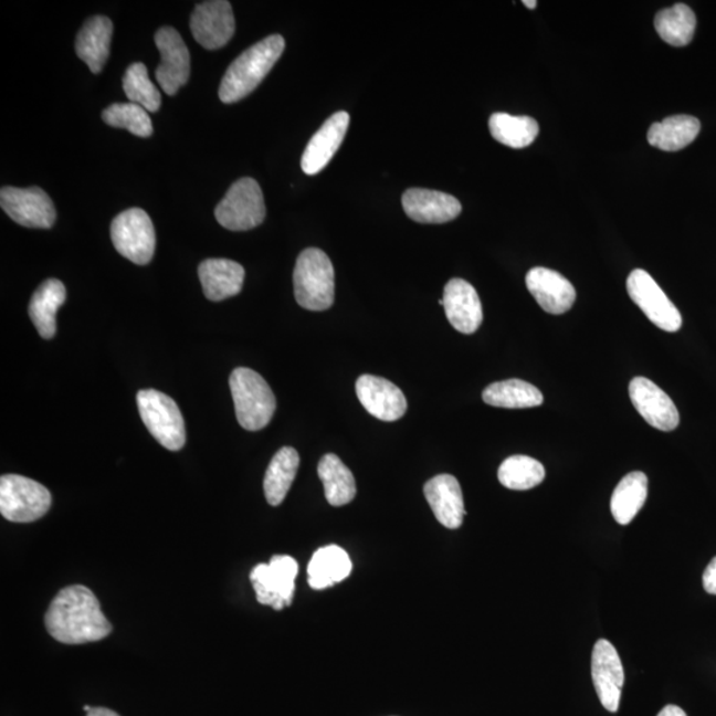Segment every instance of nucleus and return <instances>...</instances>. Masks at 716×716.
Wrapping results in <instances>:
<instances>
[{
    "instance_id": "1",
    "label": "nucleus",
    "mask_w": 716,
    "mask_h": 716,
    "mask_svg": "<svg viewBox=\"0 0 716 716\" xmlns=\"http://www.w3.org/2000/svg\"><path fill=\"white\" fill-rule=\"evenodd\" d=\"M45 628L53 639L66 645L104 640L113 630L97 597L84 586L60 590L46 610Z\"/></svg>"
},
{
    "instance_id": "2",
    "label": "nucleus",
    "mask_w": 716,
    "mask_h": 716,
    "mask_svg": "<svg viewBox=\"0 0 716 716\" xmlns=\"http://www.w3.org/2000/svg\"><path fill=\"white\" fill-rule=\"evenodd\" d=\"M284 49V38L271 35L245 50L224 73L219 86L221 102L234 104L254 92L281 59Z\"/></svg>"
},
{
    "instance_id": "3",
    "label": "nucleus",
    "mask_w": 716,
    "mask_h": 716,
    "mask_svg": "<svg viewBox=\"0 0 716 716\" xmlns=\"http://www.w3.org/2000/svg\"><path fill=\"white\" fill-rule=\"evenodd\" d=\"M296 302L308 310H325L335 302V270L324 251L307 249L294 271Z\"/></svg>"
},
{
    "instance_id": "4",
    "label": "nucleus",
    "mask_w": 716,
    "mask_h": 716,
    "mask_svg": "<svg viewBox=\"0 0 716 716\" xmlns=\"http://www.w3.org/2000/svg\"><path fill=\"white\" fill-rule=\"evenodd\" d=\"M232 400L239 424L245 430H262L275 414L276 400L267 381L249 368H238L230 377Z\"/></svg>"
},
{
    "instance_id": "5",
    "label": "nucleus",
    "mask_w": 716,
    "mask_h": 716,
    "mask_svg": "<svg viewBox=\"0 0 716 716\" xmlns=\"http://www.w3.org/2000/svg\"><path fill=\"white\" fill-rule=\"evenodd\" d=\"M52 497L43 484L22 475L0 477V513L13 523H32L49 513Z\"/></svg>"
},
{
    "instance_id": "6",
    "label": "nucleus",
    "mask_w": 716,
    "mask_h": 716,
    "mask_svg": "<svg viewBox=\"0 0 716 716\" xmlns=\"http://www.w3.org/2000/svg\"><path fill=\"white\" fill-rule=\"evenodd\" d=\"M137 404L145 427L165 449L178 451L185 446V421L175 400L161 391H138Z\"/></svg>"
},
{
    "instance_id": "7",
    "label": "nucleus",
    "mask_w": 716,
    "mask_h": 716,
    "mask_svg": "<svg viewBox=\"0 0 716 716\" xmlns=\"http://www.w3.org/2000/svg\"><path fill=\"white\" fill-rule=\"evenodd\" d=\"M215 218L230 231H249L261 225L265 218L261 186L252 178L239 179L217 206Z\"/></svg>"
},
{
    "instance_id": "8",
    "label": "nucleus",
    "mask_w": 716,
    "mask_h": 716,
    "mask_svg": "<svg viewBox=\"0 0 716 716\" xmlns=\"http://www.w3.org/2000/svg\"><path fill=\"white\" fill-rule=\"evenodd\" d=\"M110 236L118 254L135 264H148L155 256V225L143 209L133 208L113 219Z\"/></svg>"
},
{
    "instance_id": "9",
    "label": "nucleus",
    "mask_w": 716,
    "mask_h": 716,
    "mask_svg": "<svg viewBox=\"0 0 716 716\" xmlns=\"http://www.w3.org/2000/svg\"><path fill=\"white\" fill-rule=\"evenodd\" d=\"M298 566L291 556L276 555L270 564H259L251 570L250 580L262 606L282 610L294 600Z\"/></svg>"
},
{
    "instance_id": "10",
    "label": "nucleus",
    "mask_w": 716,
    "mask_h": 716,
    "mask_svg": "<svg viewBox=\"0 0 716 716\" xmlns=\"http://www.w3.org/2000/svg\"><path fill=\"white\" fill-rule=\"evenodd\" d=\"M626 288L630 298L656 327L666 331L681 329L682 316L678 308L646 271H632L628 277Z\"/></svg>"
},
{
    "instance_id": "11",
    "label": "nucleus",
    "mask_w": 716,
    "mask_h": 716,
    "mask_svg": "<svg viewBox=\"0 0 716 716\" xmlns=\"http://www.w3.org/2000/svg\"><path fill=\"white\" fill-rule=\"evenodd\" d=\"M0 204L13 222L29 229H51L56 221L55 206L40 188L0 190Z\"/></svg>"
},
{
    "instance_id": "12",
    "label": "nucleus",
    "mask_w": 716,
    "mask_h": 716,
    "mask_svg": "<svg viewBox=\"0 0 716 716\" xmlns=\"http://www.w3.org/2000/svg\"><path fill=\"white\" fill-rule=\"evenodd\" d=\"M156 44L161 53V63L157 66L156 78L166 95L176 93L189 82L190 53L179 32L172 27H162L156 33Z\"/></svg>"
},
{
    "instance_id": "13",
    "label": "nucleus",
    "mask_w": 716,
    "mask_h": 716,
    "mask_svg": "<svg viewBox=\"0 0 716 716\" xmlns=\"http://www.w3.org/2000/svg\"><path fill=\"white\" fill-rule=\"evenodd\" d=\"M190 30L203 49H222L235 33V18L230 2L210 0L199 3L191 13Z\"/></svg>"
},
{
    "instance_id": "14",
    "label": "nucleus",
    "mask_w": 716,
    "mask_h": 716,
    "mask_svg": "<svg viewBox=\"0 0 716 716\" xmlns=\"http://www.w3.org/2000/svg\"><path fill=\"white\" fill-rule=\"evenodd\" d=\"M592 680L603 708L609 713L619 712L625 673L619 652L608 640L597 641L593 647Z\"/></svg>"
},
{
    "instance_id": "15",
    "label": "nucleus",
    "mask_w": 716,
    "mask_h": 716,
    "mask_svg": "<svg viewBox=\"0 0 716 716\" xmlns=\"http://www.w3.org/2000/svg\"><path fill=\"white\" fill-rule=\"evenodd\" d=\"M629 396L634 408L649 424L661 431L678 428L680 413L672 398L645 377H635L629 383Z\"/></svg>"
},
{
    "instance_id": "16",
    "label": "nucleus",
    "mask_w": 716,
    "mask_h": 716,
    "mask_svg": "<svg viewBox=\"0 0 716 716\" xmlns=\"http://www.w3.org/2000/svg\"><path fill=\"white\" fill-rule=\"evenodd\" d=\"M356 393L365 410L380 421L394 422L407 413V397L382 377L361 376L356 382Z\"/></svg>"
},
{
    "instance_id": "17",
    "label": "nucleus",
    "mask_w": 716,
    "mask_h": 716,
    "mask_svg": "<svg viewBox=\"0 0 716 716\" xmlns=\"http://www.w3.org/2000/svg\"><path fill=\"white\" fill-rule=\"evenodd\" d=\"M443 308L448 320L461 334L473 335L483 322L480 295L463 278H451L443 292Z\"/></svg>"
},
{
    "instance_id": "18",
    "label": "nucleus",
    "mask_w": 716,
    "mask_h": 716,
    "mask_svg": "<svg viewBox=\"0 0 716 716\" xmlns=\"http://www.w3.org/2000/svg\"><path fill=\"white\" fill-rule=\"evenodd\" d=\"M347 112H337L315 133L302 157V169L307 176H316L334 158L349 128Z\"/></svg>"
},
{
    "instance_id": "19",
    "label": "nucleus",
    "mask_w": 716,
    "mask_h": 716,
    "mask_svg": "<svg viewBox=\"0 0 716 716\" xmlns=\"http://www.w3.org/2000/svg\"><path fill=\"white\" fill-rule=\"evenodd\" d=\"M526 284L537 304L550 315H562L573 307L576 289L559 272L535 267L528 272Z\"/></svg>"
},
{
    "instance_id": "20",
    "label": "nucleus",
    "mask_w": 716,
    "mask_h": 716,
    "mask_svg": "<svg viewBox=\"0 0 716 716\" xmlns=\"http://www.w3.org/2000/svg\"><path fill=\"white\" fill-rule=\"evenodd\" d=\"M404 212L418 223L440 224L454 221L462 204L446 192L429 189H409L402 196Z\"/></svg>"
},
{
    "instance_id": "21",
    "label": "nucleus",
    "mask_w": 716,
    "mask_h": 716,
    "mask_svg": "<svg viewBox=\"0 0 716 716\" xmlns=\"http://www.w3.org/2000/svg\"><path fill=\"white\" fill-rule=\"evenodd\" d=\"M423 494L436 520L443 527L456 529L462 526L466 509H464L461 484L455 476L449 474L434 476L424 484Z\"/></svg>"
},
{
    "instance_id": "22",
    "label": "nucleus",
    "mask_w": 716,
    "mask_h": 716,
    "mask_svg": "<svg viewBox=\"0 0 716 716\" xmlns=\"http://www.w3.org/2000/svg\"><path fill=\"white\" fill-rule=\"evenodd\" d=\"M198 275L204 296L211 302H222L241 294L245 272L241 264L229 259H208L199 265Z\"/></svg>"
},
{
    "instance_id": "23",
    "label": "nucleus",
    "mask_w": 716,
    "mask_h": 716,
    "mask_svg": "<svg viewBox=\"0 0 716 716\" xmlns=\"http://www.w3.org/2000/svg\"><path fill=\"white\" fill-rule=\"evenodd\" d=\"M113 24L106 17L86 20L76 39V53L93 73L103 71L109 57Z\"/></svg>"
},
{
    "instance_id": "24",
    "label": "nucleus",
    "mask_w": 716,
    "mask_h": 716,
    "mask_svg": "<svg viewBox=\"0 0 716 716\" xmlns=\"http://www.w3.org/2000/svg\"><path fill=\"white\" fill-rule=\"evenodd\" d=\"M66 298L64 284L57 278H49L33 294L29 314L39 335L50 340L56 335V314Z\"/></svg>"
},
{
    "instance_id": "25",
    "label": "nucleus",
    "mask_w": 716,
    "mask_h": 716,
    "mask_svg": "<svg viewBox=\"0 0 716 716\" xmlns=\"http://www.w3.org/2000/svg\"><path fill=\"white\" fill-rule=\"evenodd\" d=\"M699 131L698 118L686 115L672 116L650 126L647 141L663 151H678L692 144Z\"/></svg>"
},
{
    "instance_id": "26",
    "label": "nucleus",
    "mask_w": 716,
    "mask_h": 716,
    "mask_svg": "<svg viewBox=\"0 0 716 716\" xmlns=\"http://www.w3.org/2000/svg\"><path fill=\"white\" fill-rule=\"evenodd\" d=\"M351 561L349 555L337 546H327L316 550L308 566V582L310 588L325 589L334 587L350 575Z\"/></svg>"
},
{
    "instance_id": "27",
    "label": "nucleus",
    "mask_w": 716,
    "mask_h": 716,
    "mask_svg": "<svg viewBox=\"0 0 716 716\" xmlns=\"http://www.w3.org/2000/svg\"><path fill=\"white\" fill-rule=\"evenodd\" d=\"M318 477L324 486L325 497L330 506L341 507L355 499L357 487L354 474L340 457L327 454L317 467Z\"/></svg>"
},
{
    "instance_id": "28",
    "label": "nucleus",
    "mask_w": 716,
    "mask_h": 716,
    "mask_svg": "<svg viewBox=\"0 0 716 716\" xmlns=\"http://www.w3.org/2000/svg\"><path fill=\"white\" fill-rule=\"evenodd\" d=\"M298 463L301 456L294 448H283L272 457L263 482L265 499L271 506H278L287 496L295 481Z\"/></svg>"
},
{
    "instance_id": "29",
    "label": "nucleus",
    "mask_w": 716,
    "mask_h": 716,
    "mask_svg": "<svg viewBox=\"0 0 716 716\" xmlns=\"http://www.w3.org/2000/svg\"><path fill=\"white\" fill-rule=\"evenodd\" d=\"M646 499L647 476L641 471H633V473L623 476L617 484L612 501H610L614 520L621 526H628L640 513Z\"/></svg>"
},
{
    "instance_id": "30",
    "label": "nucleus",
    "mask_w": 716,
    "mask_h": 716,
    "mask_svg": "<svg viewBox=\"0 0 716 716\" xmlns=\"http://www.w3.org/2000/svg\"><path fill=\"white\" fill-rule=\"evenodd\" d=\"M483 401L491 407L504 409H527L540 407L541 391L526 381L507 380L491 383L483 391Z\"/></svg>"
},
{
    "instance_id": "31",
    "label": "nucleus",
    "mask_w": 716,
    "mask_h": 716,
    "mask_svg": "<svg viewBox=\"0 0 716 716\" xmlns=\"http://www.w3.org/2000/svg\"><path fill=\"white\" fill-rule=\"evenodd\" d=\"M489 131L497 143L513 149L527 148L539 136V124L528 116H510L508 113H494L489 117Z\"/></svg>"
},
{
    "instance_id": "32",
    "label": "nucleus",
    "mask_w": 716,
    "mask_h": 716,
    "mask_svg": "<svg viewBox=\"0 0 716 716\" xmlns=\"http://www.w3.org/2000/svg\"><path fill=\"white\" fill-rule=\"evenodd\" d=\"M655 31L670 45L685 46L692 43L695 33L696 18L686 4H675L656 13Z\"/></svg>"
},
{
    "instance_id": "33",
    "label": "nucleus",
    "mask_w": 716,
    "mask_h": 716,
    "mask_svg": "<svg viewBox=\"0 0 716 716\" xmlns=\"http://www.w3.org/2000/svg\"><path fill=\"white\" fill-rule=\"evenodd\" d=\"M497 477L504 487L526 491L539 486L546 477V468L534 457L514 455L502 463Z\"/></svg>"
},
{
    "instance_id": "34",
    "label": "nucleus",
    "mask_w": 716,
    "mask_h": 716,
    "mask_svg": "<svg viewBox=\"0 0 716 716\" xmlns=\"http://www.w3.org/2000/svg\"><path fill=\"white\" fill-rule=\"evenodd\" d=\"M123 86L130 103L143 106L146 112L155 113L161 106V93L151 83L145 64L129 65L123 78Z\"/></svg>"
},
{
    "instance_id": "35",
    "label": "nucleus",
    "mask_w": 716,
    "mask_h": 716,
    "mask_svg": "<svg viewBox=\"0 0 716 716\" xmlns=\"http://www.w3.org/2000/svg\"><path fill=\"white\" fill-rule=\"evenodd\" d=\"M105 124L113 128L129 130L138 137H150L152 135L151 119L143 106L133 103L112 104L103 112Z\"/></svg>"
},
{
    "instance_id": "36",
    "label": "nucleus",
    "mask_w": 716,
    "mask_h": 716,
    "mask_svg": "<svg viewBox=\"0 0 716 716\" xmlns=\"http://www.w3.org/2000/svg\"><path fill=\"white\" fill-rule=\"evenodd\" d=\"M703 587L709 594H716V557L709 561L703 573Z\"/></svg>"
},
{
    "instance_id": "37",
    "label": "nucleus",
    "mask_w": 716,
    "mask_h": 716,
    "mask_svg": "<svg viewBox=\"0 0 716 716\" xmlns=\"http://www.w3.org/2000/svg\"><path fill=\"white\" fill-rule=\"evenodd\" d=\"M656 716H687L685 712L678 706L668 705L661 709V713Z\"/></svg>"
},
{
    "instance_id": "38",
    "label": "nucleus",
    "mask_w": 716,
    "mask_h": 716,
    "mask_svg": "<svg viewBox=\"0 0 716 716\" xmlns=\"http://www.w3.org/2000/svg\"><path fill=\"white\" fill-rule=\"evenodd\" d=\"M86 716H119L117 713L112 712L109 708L92 707Z\"/></svg>"
},
{
    "instance_id": "39",
    "label": "nucleus",
    "mask_w": 716,
    "mask_h": 716,
    "mask_svg": "<svg viewBox=\"0 0 716 716\" xmlns=\"http://www.w3.org/2000/svg\"><path fill=\"white\" fill-rule=\"evenodd\" d=\"M523 4L526 6L527 9H529V10H535L536 6H537V2H536V0H530V2H529V0H524Z\"/></svg>"
},
{
    "instance_id": "40",
    "label": "nucleus",
    "mask_w": 716,
    "mask_h": 716,
    "mask_svg": "<svg viewBox=\"0 0 716 716\" xmlns=\"http://www.w3.org/2000/svg\"><path fill=\"white\" fill-rule=\"evenodd\" d=\"M92 707L90 706H84V712L88 713Z\"/></svg>"
}]
</instances>
